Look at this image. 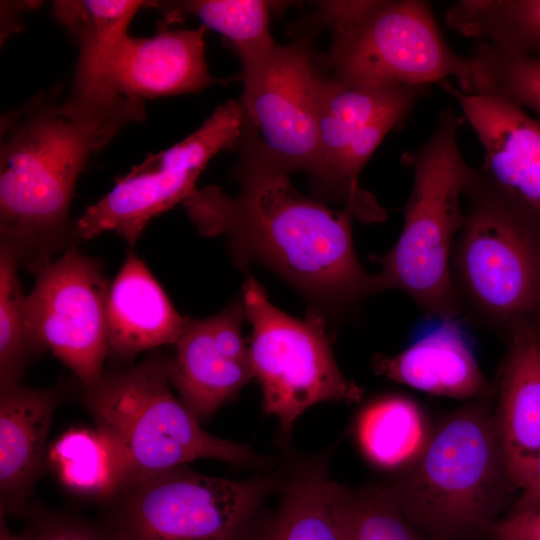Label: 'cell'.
I'll return each instance as SVG.
<instances>
[{
	"instance_id": "1",
	"label": "cell",
	"mask_w": 540,
	"mask_h": 540,
	"mask_svg": "<svg viewBox=\"0 0 540 540\" xmlns=\"http://www.w3.org/2000/svg\"><path fill=\"white\" fill-rule=\"evenodd\" d=\"M233 148L237 196L219 187L196 189L185 211L205 237L225 236L240 268L259 263L296 288L309 310L326 317L349 314L378 293L376 275L360 264L353 243V214L300 193L289 171L247 132Z\"/></svg>"
},
{
	"instance_id": "2",
	"label": "cell",
	"mask_w": 540,
	"mask_h": 540,
	"mask_svg": "<svg viewBox=\"0 0 540 540\" xmlns=\"http://www.w3.org/2000/svg\"><path fill=\"white\" fill-rule=\"evenodd\" d=\"M146 117L144 102L120 94L35 95L0 120V245L35 273L78 242L70 207L90 157L127 124Z\"/></svg>"
},
{
	"instance_id": "3",
	"label": "cell",
	"mask_w": 540,
	"mask_h": 540,
	"mask_svg": "<svg viewBox=\"0 0 540 540\" xmlns=\"http://www.w3.org/2000/svg\"><path fill=\"white\" fill-rule=\"evenodd\" d=\"M450 275L460 317L506 339L540 322V214L472 169Z\"/></svg>"
},
{
	"instance_id": "4",
	"label": "cell",
	"mask_w": 540,
	"mask_h": 540,
	"mask_svg": "<svg viewBox=\"0 0 540 540\" xmlns=\"http://www.w3.org/2000/svg\"><path fill=\"white\" fill-rule=\"evenodd\" d=\"M460 124L452 107L443 109L427 141L403 154L402 163L413 171L403 228L387 253L371 257L381 267L375 274L379 292L403 291L428 318L461 319L450 259L464 224L461 197L473 168L460 151Z\"/></svg>"
},
{
	"instance_id": "5",
	"label": "cell",
	"mask_w": 540,
	"mask_h": 540,
	"mask_svg": "<svg viewBox=\"0 0 540 540\" xmlns=\"http://www.w3.org/2000/svg\"><path fill=\"white\" fill-rule=\"evenodd\" d=\"M167 362L166 355L152 351L136 365L105 370L94 385H80L82 405L118 452L123 484L201 458L267 466L249 445L218 438L201 427L173 394Z\"/></svg>"
},
{
	"instance_id": "6",
	"label": "cell",
	"mask_w": 540,
	"mask_h": 540,
	"mask_svg": "<svg viewBox=\"0 0 540 540\" xmlns=\"http://www.w3.org/2000/svg\"><path fill=\"white\" fill-rule=\"evenodd\" d=\"M486 413L472 406L451 416L387 488L405 517L436 539L487 526L512 484Z\"/></svg>"
},
{
	"instance_id": "7",
	"label": "cell",
	"mask_w": 540,
	"mask_h": 540,
	"mask_svg": "<svg viewBox=\"0 0 540 540\" xmlns=\"http://www.w3.org/2000/svg\"><path fill=\"white\" fill-rule=\"evenodd\" d=\"M334 41L331 79L348 85L429 86L452 77L464 91L472 61L446 42L424 0L323 1Z\"/></svg>"
},
{
	"instance_id": "8",
	"label": "cell",
	"mask_w": 540,
	"mask_h": 540,
	"mask_svg": "<svg viewBox=\"0 0 540 540\" xmlns=\"http://www.w3.org/2000/svg\"><path fill=\"white\" fill-rule=\"evenodd\" d=\"M242 290L245 318L252 328L253 378L260 385L264 411L278 419L283 437L315 404L361 401L364 389L348 380L335 361L324 316L310 310L304 319L284 313L252 276Z\"/></svg>"
},
{
	"instance_id": "9",
	"label": "cell",
	"mask_w": 540,
	"mask_h": 540,
	"mask_svg": "<svg viewBox=\"0 0 540 540\" xmlns=\"http://www.w3.org/2000/svg\"><path fill=\"white\" fill-rule=\"evenodd\" d=\"M277 482L209 476L183 465L128 481L103 505L129 540H246Z\"/></svg>"
},
{
	"instance_id": "10",
	"label": "cell",
	"mask_w": 540,
	"mask_h": 540,
	"mask_svg": "<svg viewBox=\"0 0 540 540\" xmlns=\"http://www.w3.org/2000/svg\"><path fill=\"white\" fill-rule=\"evenodd\" d=\"M245 124L244 106L228 100L186 138L116 180L114 187L75 221L77 241L114 232L134 245L147 225L182 203L197 189V180L222 149L232 148Z\"/></svg>"
},
{
	"instance_id": "11",
	"label": "cell",
	"mask_w": 540,
	"mask_h": 540,
	"mask_svg": "<svg viewBox=\"0 0 540 540\" xmlns=\"http://www.w3.org/2000/svg\"><path fill=\"white\" fill-rule=\"evenodd\" d=\"M33 274L26 319L34 344L53 353L81 386L96 384L109 356L110 283L100 261L72 245Z\"/></svg>"
},
{
	"instance_id": "12",
	"label": "cell",
	"mask_w": 540,
	"mask_h": 540,
	"mask_svg": "<svg viewBox=\"0 0 540 540\" xmlns=\"http://www.w3.org/2000/svg\"><path fill=\"white\" fill-rule=\"evenodd\" d=\"M244 130L289 172L319 163L318 85L309 44L276 45L242 65Z\"/></svg>"
},
{
	"instance_id": "13",
	"label": "cell",
	"mask_w": 540,
	"mask_h": 540,
	"mask_svg": "<svg viewBox=\"0 0 540 540\" xmlns=\"http://www.w3.org/2000/svg\"><path fill=\"white\" fill-rule=\"evenodd\" d=\"M244 317L242 299L207 318L186 317L175 352L168 357L170 383L200 422L253 378L249 347L242 334Z\"/></svg>"
},
{
	"instance_id": "14",
	"label": "cell",
	"mask_w": 540,
	"mask_h": 540,
	"mask_svg": "<svg viewBox=\"0 0 540 540\" xmlns=\"http://www.w3.org/2000/svg\"><path fill=\"white\" fill-rule=\"evenodd\" d=\"M461 108L483 146L482 169L540 214V119L503 98L439 83Z\"/></svg>"
},
{
	"instance_id": "15",
	"label": "cell",
	"mask_w": 540,
	"mask_h": 540,
	"mask_svg": "<svg viewBox=\"0 0 540 540\" xmlns=\"http://www.w3.org/2000/svg\"><path fill=\"white\" fill-rule=\"evenodd\" d=\"M194 29L167 30L152 37L124 34L108 60L107 79L119 94L143 101L200 92L219 83L209 72L205 34Z\"/></svg>"
},
{
	"instance_id": "16",
	"label": "cell",
	"mask_w": 540,
	"mask_h": 540,
	"mask_svg": "<svg viewBox=\"0 0 540 540\" xmlns=\"http://www.w3.org/2000/svg\"><path fill=\"white\" fill-rule=\"evenodd\" d=\"M66 388L21 383L0 388V517L21 519L47 466V438Z\"/></svg>"
},
{
	"instance_id": "17",
	"label": "cell",
	"mask_w": 540,
	"mask_h": 540,
	"mask_svg": "<svg viewBox=\"0 0 540 540\" xmlns=\"http://www.w3.org/2000/svg\"><path fill=\"white\" fill-rule=\"evenodd\" d=\"M505 341L495 422L509 478L523 489L540 460V331L524 325Z\"/></svg>"
},
{
	"instance_id": "18",
	"label": "cell",
	"mask_w": 540,
	"mask_h": 540,
	"mask_svg": "<svg viewBox=\"0 0 540 540\" xmlns=\"http://www.w3.org/2000/svg\"><path fill=\"white\" fill-rule=\"evenodd\" d=\"M428 93L429 86L348 85L319 73V163L311 178L315 198L334 201L341 162L365 127L388 113L413 111Z\"/></svg>"
},
{
	"instance_id": "19",
	"label": "cell",
	"mask_w": 540,
	"mask_h": 540,
	"mask_svg": "<svg viewBox=\"0 0 540 540\" xmlns=\"http://www.w3.org/2000/svg\"><path fill=\"white\" fill-rule=\"evenodd\" d=\"M431 326L396 355L378 354L375 372L430 394L469 399L488 391L460 318H429Z\"/></svg>"
},
{
	"instance_id": "20",
	"label": "cell",
	"mask_w": 540,
	"mask_h": 540,
	"mask_svg": "<svg viewBox=\"0 0 540 540\" xmlns=\"http://www.w3.org/2000/svg\"><path fill=\"white\" fill-rule=\"evenodd\" d=\"M185 321L145 263L128 252L108 292L109 356L129 361L174 345Z\"/></svg>"
},
{
	"instance_id": "21",
	"label": "cell",
	"mask_w": 540,
	"mask_h": 540,
	"mask_svg": "<svg viewBox=\"0 0 540 540\" xmlns=\"http://www.w3.org/2000/svg\"><path fill=\"white\" fill-rule=\"evenodd\" d=\"M147 1L58 0L52 15L75 39L79 55L71 93L103 96L116 92L107 79L109 57Z\"/></svg>"
},
{
	"instance_id": "22",
	"label": "cell",
	"mask_w": 540,
	"mask_h": 540,
	"mask_svg": "<svg viewBox=\"0 0 540 540\" xmlns=\"http://www.w3.org/2000/svg\"><path fill=\"white\" fill-rule=\"evenodd\" d=\"M47 465L69 491L102 504L124 482L117 450L96 427L74 428L63 433L48 448Z\"/></svg>"
},
{
	"instance_id": "23",
	"label": "cell",
	"mask_w": 540,
	"mask_h": 540,
	"mask_svg": "<svg viewBox=\"0 0 540 540\" xmlns=\"http://www.w3.org/2000/svg\"><path fill=\"white\" fill-rule=\"evenodd\" d=\"M445 22L465 37L540 59V0H459Z\"/></svg>"
},
{
	"instance_id": "24",
	"label": "cell",
	"mask_w": 540,
	"mask_h": 540,
	"mask_svg": "<svg viewBox=\"0 0 540 540\" xmlns=\"http://www.w3.org/2000/svg\"><path fill=\"white\" fill-rule=\"evenodd\" d=\"M330 481L324 460L295 470L261 540H346L331 502Z\"/></svg>"
},
{
	"instance_id": "25",
	"label": "cell",
	"mask_w": 540,
	"mask_h": 540,
	"mask_svg": "<svg viewBox=\"0 0 540 540\" xmlns=\"http://www.w3.org/2000/svg\"><path fill=\"white\" fill-rule=\"evenodd\" d=\"M270 2L263 0L147 1L162 14L163 26L190 15L232 44L242 65L263 57L277 44L269 31Z\"/></svg>"
},
{
	"instance_id": "26",
	"label": "cell",
	"mask_w": 540,
	"mask_h": 540,
	"mask_svg": "<svg viewBox=\"0 0 540 540\" xmlns=\"http://www.w3.org/2000/svg\"><path fill=\"white\" fill-rule=\"evenodd\" d=\"M357 437L366 456L386 468L412 461L426 442L417 406L399 396L370 404L359 417Z\"/></svg>"
},
{
	"instance_id": "27",
	"label": "cell",
	"mask_w": 540,
	"mask_h": 540,
	"mask_svg": "<svg viewBox=\"0 0 540 540\" xmlns=\"http://www.w3.org/2000/svg\"><path fill=\"white\" fill-rule=\"evenodd\" d=\"M331 502L346 540H439L419 534L387 488H350L330 481Z\"/></svg>"
},
{
	"instance_id": "28",
	"label": "cell",
	"mask_w": 540,
	"mask_h": 540,
	"mask_svg": "<svg viewBox=\"0 0 540 540\" xmlns=\"http://www.w3.org/2000/svg\"><path fill=\"white\" fill-rule=\"evenodd\" d=\"M470 59L472 77L463 92L503 98L540 119V59L484 42Z\"/></svg>"
},
{
	"instance_id": "29",
	"label": "cell",
	"mask_w": 540,
	"mask_h": 540,
	"mask_svg": "<svg viewBox=\"0 0 540 540\" xmlns=\"http://www.w3.org/2000/svg\"><path fill=\"white\" fill-rule=\"evenodd\" d=\"M16 255L0 245V388L20 383L29 363L41 354L26 319V295Z\"/></svg>"
},
{
	"instance_id": "30",
	"label": "cell",
	"mask_w": 540,
	"mask_h": 540,
	"mask_svg": "<svg viewBox=\"0 0 540 540\" xmlns=\"http://www.w3.org/2000/svg\"><path fill=\"white\" fill-rule=\"evenodd\" d=\"M23 520L31 540H129L108 519L92 520L32 502Z\"/></svg>"
},
{
	"instance_id": "31",
	"label": "cell",
	"mask_w": 540,
	"mask_h": 540,
	"mask_svg": "<svg viewBox=\"0 0 540 540\" xmlns=\"http://www.w3.org/2000/svg\"><path fill=\"white\" fill-rule=\"evenodd\" d=\"M492 531L497 540H540V507L511 512Z\"/></svg>"
},
{
	"instance_id": "32",
	"label": "cell",
	"mask_w": 540,
	"mask_h": 540,
	"mask_svg": "<svg viewBox=\"0 0 540 540\" xmlns=\"http://www.w3.org/2000/svg\"><path fill=\"white\" fill-rule=\"evenodd\" d=\"M37 1H2L1 2V42L14 30L19 29L21 14L29 8L36 7Z\"/></svg>"
},
{
	"instance_id": "33",
	"label": "cell",
	"mask_w": 540,
	"mask_h": 540,
	"mask_svg": "<svg viewBox=\"0 0 540 540\" xmlns=\"http://www.w3.org/2000/svg\"><path fill=\"white\" fill-rule=\"evenodd\" d=\"M538 507H540V460L530 481L522 489L521 496L512 512L535 509Z\"/></svg>"
},
{
	"instance_id": "34",
	"label": "cell",
	"mask_w": 540,
	"mask_h": 540,
	"mask_svg": "<svg viewBox=\"0 0 540 540\" xmlns=\"http://www.w3.org/2000/svg\"><path fill=\"white\" fill-rule=\"evenodd\" d=\"M0 540H31V537L25 529L21 533L12 532L4 517H0Z\"/></svg>"
},
{
	"instance_id": "35",
	"label": "cell",
	"mask_w": 540,
	"mask_h": 540,
	"mask_svg": "<svg viewBox=\"0 0 540 540\" xmlns=\"http://www.w3.org/2000/svg\"><path fill=\"white\" fill-rule=\"evenodd\" d=\"M536 328L540 331V322L538 323V325L536 326Z\"/></svg>"
}]
</instances>
